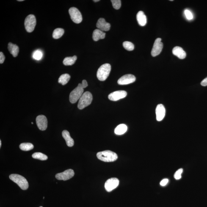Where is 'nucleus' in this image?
<instances>
[{"instance_id": "1", "label": "nucleus", "mask_w": 207, "mask_h": 207, "mask_svg": "<svg viewBox=\"0 0 207 207\" xmlns=\"http://www.w3.org/2000/svg\"><path fill=\"white\" fill-rule=\"evenodd\" d=\"M97 156L100 160L107 162L115 161L118 158L116 153L110 150L99 152L97 153Z\"/></svg>"}, {"instance_id": "2", "label": "nucleus", "mask_w": 207, "mask_h": 207, "mask_svg": "<svg viewBox=\"0 0 207 207\" xmlns=\"http://www.w3.org/2000/svg\"><path fill=\"white\" fill-rule=\"evenodd\" d=\"M111 70V66L109 64H103L98 69L97 73V77L101 81H104L107 79Z\"/></svg>"}, {"instance_id": "3", "label": "nucleus", "mask_w": 207, "mask_h": 207, "mask_svg": "<svg viewBox=\"0 0 207 207\" xmlns=\"http://www.w3.org/2000/svg\"><path fill=\"white\" fill-rule=\"evenodd\" d=\"M9 178L12 181L16 183L22 189L26 190L29 188V183L27 180L21 175L12 174L9 176Z\"/></svg>"}, {"instance_id": "4", "label": "nucleus", "mask_w": 207, "mask_h": 207, "mask_svg": "<svg viewBox=\"0 0 207 207\" xmlns=\"http://www.w3.org/2000/svg\"><path fill=\"white\" fill-rule=\"evenodd\" d=\"M92 95L91 92L86 91L82 95L79 99L78 104V108L79 109H83L86 107L91 103Z\"/></svg>"}, {"instance_id": "5", "label": "nucleus", "mask_w": 207, "mask_h": 207, "mask_svg": "<svg viewBox=\"0 0 207 207\" xmlns=\"http://www.w3.org/2000/svg\"><path fill=\"white\" fill-rule=\"evenodd\" d=\"M83 92L84 89L81 86V84H78L77 87L72 91L70 94L69 99L70 102L72 104L76 103L82 96Z\"/></svg>"}, {"instance_id": "6", "label": "nucleus", "mask_w": 207, "mask_h": 207, "mask_svg": "<svg viewBox=\"0 0 207 207\" xmlns=\"http://www.w3.org/2000/svg\"><path fill=\"white\" fill-rule=\"evenodd\" d=\"M25 27L28 32L31 33L34 30L36 25V19L34 15H28L25 19Z\"/></svg>"}, {"instance_id": "7", "label": "nucleus", "mask_w": 207, "mask_h": 207, "mask_svg": "<svg viewBox=\"0 0 207 207\" xmlns=\"http://www.w3.org/2000/svg\"><path fill=\"white\" fill-rule=\"evenodd\" d=\"M69 13L72 21L76 23H79L82 21V15L76 7L70 8L69 10Z\"/></svg>"}, {"instance_id": "8", "label": "nucleus", "mask_w": 207, "mask_h": 207, "mask_svg": "<svg viewBox=\"0 0 207 207\" xmlns=\"http://www.w3.org/2000/svg\"><path fill=\"white\" fill-rule=\"evenodd\" d=\"M120 181L116 178H112L107 180L105 183V189L108 192H111L116 188L119 185Z\"/></svg>"}, {"instance_id": "9", "label": "nucleus", "mask_w": 207, "mask_h": 207, "mask_svg": "<svg viewBox=\"0 0 207 207\" xmlns=\"http://www.w3.org/2000/svg\"><path fill=\"white\" fill-rule=\"evenodd\" d=\"M74 175L75 172L73 170L70 169L65 170L63 172L56 174L55 177L58 180L66 181L71 178Z\"/></svg>"}, {"instance_id": "10", "label": "nucleus", "mask_w": 207, "mask_h": 207, "mask_svg": "<svg viewBox=\"0 0 207 207\" xmlns=\"http://www.w3.org/2000/svg\"><path fill=\"white\" fill-rule=\"evenodd\" d=\"M161 38H157L155 40L151 51L152 55L155 57L159 55L162 51L163 43L161 42Z\"/></svg>"}, {"instance_id": "11", "label": "nucleus", "mask_w": 207, "mask_h": 207, "mask_svg": "<svg viewBox=\"0 0 207 207\" xmlns=\"http://www.w3.org/2000/svg\"><path fill=\"white\" fill-rule=\"evenodd\" d=\"M37 127L41 131H45L47 128L48 121L47 117L44 115H39L36 118Z\"/></svg>"}, {"instance_id": "12", "label": "nucleus", "mask_w": 207, "mask_h": 207, "mask_svg": "<svg viewBox=\"0 0 207 207\" xmlns=\"http://www.w3.org/2000/svg\"><path fill=\"white\" fill-rule=\"evenodd\" d=\"M136 80V78L134 75L131 74L125 75L120 78L117 83L120 85H127L134 82Z\"/></svg>"}, {"instance_id": "13", "label": "nucleus", "mask_w": 207, "mask_h": 207, "mask_svg": "<svg viewBox=\"0 0 207 207\" xmlns=\"http://www.w3.org/2000/svg\"><path fill=\"white\" fill-rule=\"evenodd\" d=\"M127 92L125 91H117L112 92L108 95V98L112 101H117L127 96Z\"/></svg>"}, {"instance_id": "14", "label": "nucleus", "mask_w": 207, "mask_h": 207, "mask_svg": "<svg viewBox=\"0 0 207 207\" xmlns=\"http://www.w3.org/2000/svg\"><path fill=\"white\" fill-rule=\"evenodd\" d=\"M156 119L158 121H161L164 119L165 115L166 110L164 105L158 104L156 108Z\"/></svg>"}, {"instance_id": "15", "label": "nucleus", "mask_w": 207, "mask_h": 207, "mask_svg": "<svg viewBox=\"0 0 207 207\" xmlns=\"http://www.w3.org/2000/svg\"><path fill=\"white\" fill-rule=\"evenodd\" d=\"M97 27L102 31H108L110 29L111 25L110 23L107 22L104 18L99 19L96 23Z\"/></svg>"}, {"instance_id": "16", "label": "nucleus", "mask_w": 207, "mask_h": 207, "mask_svg": "<svg viewBox=\"0 0 207 207\" xmlns=\"http://www.w3.org/2000/svg\"><path fill=\"white\" fill-rule=\"evenodd\" d=\"M172 53L180 59H184L186 57V53L181 47H175L172 49Z\"/></svg>"}, {"instance_id": "17", "label": "nucleus", "mask_w": 207, "mask_h": 207, "mask_svg": "<svg viewBox=\"0 0 207 207\" xmlns=\"http://www.w3.org/2000/svg\"><path fill=\"white\" fill-rule=\"evenodd\" d=\"M63 137L65 139L67 146L69 147H73L74 145V141L73 139L71 137L70 133L67 130H64L62 132Z\"/></svg>"}, {"instance_id": "18", "label": "nucleus", "mask_w": 207, "mask_h": 207, "mask_svg": "<svg viewBox=\"0 0 207 207\" xmlns=\"http://www.w3.org/2000/svg\"><path fill=\"white\" fill-rule=\"evenodd\" d=\"M137 19L140 26H144L146 24L147 17L142 11H140L138 12L137 15Z\"/></svg>"}, {"instance_id": "19", "label": "nucleus", "mask_w": 207, "mask_h": 207, "mask_svg": "<svg viewBox=\"0 0 207 207\" xmlns=\"http://www.w3.org/2000/svg\"><path fill=\"white\" fill-rule=\"evenodd\" d=\"M106 34L103 31L99 29L95 30L92 34V39L95 41H98L100 39H103L105 38Z\"/></svg>"}, {"instance_id": "20", "label": "nucleus", "mask_w": 207, "mask_h": 207, "mask_svg": "<svg viewBox=\"0 0 207 207\" xmlns=\"http://www.w3.org/2000/svg\"><path fill=\"white\" fill-rule=\"evenodd\" d=\"M8 48L9 52L14 57H17L19 51L18 46L10 42L8 44Z\"/></svg>"}, {"instance_id": "21", "label": "nucleus", "mask_w": 207, "mask_h": 207, "mask_svg": "<svg viewBox=\"0 0 207 207\" xmlns=\"http://www.w3.org/2000/svg\"><path fill=\"white\" fill-rule=\"evenodd\" d=\"M128 130V127L124 124H121L117 126L115 129L114 132L117 135H121L125 132Z\"/></svg>"}, {"instance_id": "22", "label": "nucleus", "mask_w": 207, "mask_h": 207, "mask_svg": "<svg viewBox=\"0 0 207 207\" xmlns=\"http://www.w3.org/2000/svg\"><path fill=\"white\" fill-rule=\"evenodd\" d=\"M70 76L68 74H64L59 77L58 80L59 83L62 84L63 85H65L68 82L70 79Z\"/></svg>"}, {"instance_id": "23", "label": "nucleus", "mask_w": 207, "mask_h": 207, "mask_svg": "<svg viewBox=\"0 0 207 207\" xmlns=\"http://www.w3.org/2000/svg\"><path fill=\"white\" fill-rule=\"evenodd\" d=\"M76 56H74L73 57H67L64 59L63 63L65 66L72 65L76 62Z\"/></svg>"}, {"instance_id": "24", "label": "nucleus", "mask_w": 207, "mask_h": 207, "mask_svg": "<svg viewBox=\"0 0 207 207\" xmlns=\"http://www.w3.org/2000/svg\"><path fill=\"white\" fill-rule=\"evenodd\" d=\"M19 147L20 149L23 151H27L33 149L34 148V146L30 143H23L20 144Z\"/></svg>"}, {"instance_id": "25", "label": "nucleus", "mask_w": 207, "mask_h": 207, "mask_svg": "<svg viewBox=\"0 0 207 207\" xmlns=\"http://www.w3.org/2000/svg\"><path fill=\"white\" fill-rule=\"evenodd\" d=\"M64 34V30L61 28H57L55 30L53 33V38L56 39L60 38Z\"/></svg>"}, {"instance_id": "26", "label": "nucleus", "mask_w": 207, "mask_h": 207, "mask_svg": "<svg viewBox=\"0 0 207 207\" xmlns=\"http://www.w3.org/2000/svg\"><path fill=\"white\" fill-rule=\"evenodd\" d=\"M32 157L34 159L41 160H46L48 159V156L42 153L36 152L32 155Z\"/></svg>"}, {"instance_id": "27", "label": "nucleus", "mask_w": 207, "mask_h": 207, "mask_svg": "<svg viewBox=\"0 0 207 207\" xmlns=\"http://www.w3.org/2000/svg\"><path fill=\"white\" fill-rule=\"evenodd\" d=\"M123 46L124 48L128 51H132L134 49V45L131 42H123Z\"/></svg>"}, {"instance_id": "28", "label": "nucleus", "mask_w": 207, "mask_h": 207, "mask_svg": "<svg viewBox=\"0 0 207 207\" xmlns=\"http://www.w3.org/2000/svg\"><path fill=\"white\" fill-rule=\"evenodd\" d=\"M42 56H43V53L42 51L39 50L34 51L32 55L33 58L37 60H39L41 59Z\"/></svg>"}, {"instance_id": "29", "label": "nucleus", "mask_w": 207, "mask_h": 207, "mask_svg": "<svg viewBox=\"0 0 207 207\" xmlns=\"http://www.w3.org/2000/svg\"><path fill=\"white\" fill-rule=\"evenodd\" d=\"M111 2L114 9L118 10L120 8L121 6V2L120 0H111Z\"/></svg>"}, {"instance_id": "30", "label": "nucleus", "mask_w": 207, "mask_h": 207, "mask_svg": "<svg viewBox=\"0 0 207 207\" xmlns=\"http://www.w3.org/2000/svg\"><path fill=\"white\" fill-rule=\"evenodd\" d=\"M183 172V169L182 168H180L178 169L176 172H175L174 174V178L176 180H180L181 178V174Z\"/></svg>"}, {"instance_id": "31", "label": "nucleus", "mask_w": 207, "mask_h": 207, "mask_svg": "<svg viewBox=\"0 0 207 207\" xmlns=\"http://www.w3.org/2000/svg\"><path fill=\"white\" fill-rule=\"evenodd\" d=\"M184 13L186 18L188 20H191L193 19V14L191 13L190 11L188 10V9H186V10H185Z\"/></svg>"}, {"instance_id": "32", "label": "nucleus", "mask_w": 207, "mask_h": 207, "mask_svg": "<svg viewBox=\"0 0 207 207\" xmlns=\"http://www.w3.org/2000/svg\"><path fill=\"white\" fill-rule=\"evenodd\" d=\"M169 180L167 178L164 179L163 180H161L160 183V185L162 186H164L166 185L167 184V183H168Z\"/></svg>"}, {"instance_id": "33", "label": "nucleus", "mask_w": 207, "mask_h": 207, "mask_svg": "<svg viewBox=\"0 0 207 207\" xmlns=\"http://www.w3.org/2000/svg\"><path fill=\"white\" fill-rule=\"evenodd\" d=\"M5 59V56L2 52H0V63L2 64Z\"/></svg>"}, {"instance_id": "34", "label": "nucleus", "mask_w": 207, "mask_h": 207, "mask_svg": "<svg viewBox=\"0 0 207 207\" xmlns=\"http://www.w3.org/2000/svg\"><path fill=\"white\" fill-rule=\"evenodd\" d=\"M81 86H82L83 89L87 87L88 86L86 80H83L82 83H81Z\"/></svg>"}, {"instance_id": "35", "label": "nucleus", "mask_w": 207, "mask_h": 207, "mask_svg": "<svg viewBox=\"0 0 207 207\" xmlns=\"http://www.w3.org/2000/svg\"><path fill=\"white\" fill-rule=\"evenodd\" d=\"M201 85L202 86H207V77L201 81Z\"/></svg>"}, {"instance_id": "36", "label": "nucleus", "mask_w": 207, "mask_h": 207, "mask_svg": "<svg viewBox=\"0 0 207 207\" xmlns=\"http://www.w3.org/2000/svg\"><path fill=\"white\" fill-rule=\"evenodd\" d=\"M93 1L95 2H97L99 1V0H95Z\"/></svg>"}, {"instance_id": "37", "label": "nucleus", "mask_w": 207, "mask_h": 207, "mask_svg": "<svg viewBox=\"0 0 207 207\" xmlns=\"http://www.w3.org/2000/svg\"><path fill=\"white\" fill-rule=\"evenodd\" d=\"M2 145L1 140H0V147H1Z\"/></svg>"}, {"instance_id": "38", "label": "nucleus", "mask_w": 207, "mask_h": 207, "mask_svg": "<svg viewBox=\"0 0 207 207\" xmlns=\"http://www.w3.org/2000/svg\"><path fill=\"white\" fill-rule=\"evenodd\" d=\"M23 1V0H19V1Z\"/></svg>"}, {"instance_id": "39", "label": "nucleus", "mask_w": 207, "mask_h": 207, "mask_svg": "<svg viewBox=\"0 0 207 207\" xmlns=\"http://www.w3.org/2000/svg\"><path fill=\"white\" fill-rule=\"evenodd\" d=\"M31 123H32V124H34L33 122H32Z\"/></svg>"}, {"instance_id": "40", "label": "nucleus", "mask_w": 207, "mask_h": 207, "mask_svg": "<svg viewBox=\"0 0 207 207\" xmlns=\"http://www.w3.org/2000/svg\"><path fill=\"white\" fill-rule=\"evenodd\" d=\"M40 207H42V206H40Z\"/></svg>"}]
</instances>
